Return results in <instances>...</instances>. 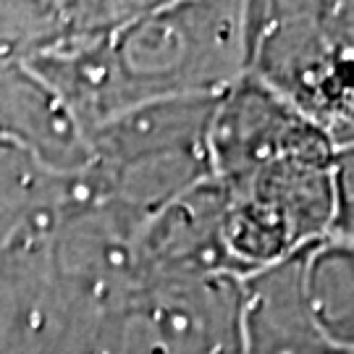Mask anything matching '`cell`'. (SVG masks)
<instances>
[{
  "label": "cell",
  "mask_w": 354,
  "mask_h": 354,
  "mask_svg": "<svg viewBox=\"0 0 354 354\" xmlns=\"http://www.w3.org/2000/svg\"><path fill=\"white\" fill-rule=\"evenodd\" d=\"M344 354H354V349H349V352H344Z\"/></svg>",
  "instance_id": "52a82bcc"
},
{
  "label": "cell",
  "mask_w": 354,
  "mask_h": 354,
  "mask_svg": "<svg viewBox=\"0 0 354 354\" xmlns=\"http://www.w3.org/2000/svg\"><path fill=\"white\" fill-rule=\"evenodd\" d=\"M333 218L328 236L354 244V145L336 147L330 155Z\"/></svg>",
  "instance_id": "8992f818"
},
{
  "label": "cell",
  "mask_w": 354,
  "mask_h": 354,
  "mask_svg": "<svg viewBox=\"0 0 354 354\" xmlns=\"http://www.w3.org/2000/svg\"><path fill=\"white\" fill-rule=\"evenodd\" d=\"M247 76L333 150L354 145V3H250Z\"/></svg>",
  "instance_id": "7a4b0ae2"
},
{
  "label": "cell",
  "mask_w": 354,
  "mask_h": 354,
  "mask_svg": "<svg viewBox=\"0 0 354 354\" xmlns=\"http://www.w3.org/2000/svg\"><path fill=\"white\" fill-rule=\"evenodd\" d=\"M302 281L317 333L333 352L354 349V244L326 236L302 252Z\"/></svg>",
  "instance_id": "5b68a950"
},
{
  "label": "cell",
  "mask_w": 354,
  "mask_h": 354,
  "mask_svg": "<svg viewBox=\"0 0 354 354\" xmlns=\"http://www.w3.org/2000/svg\"><path fill=\"white\" fill-rule=\"evenodd\" d=\"M302 252L241 279L244 354H339L317 333L310 315Z\"/></svg>",
  "instance_id": "277c9868"
},
{
  "label": "cell",
  "mask_w": 354,
  "mask_h": 354,
  "mask_svg": "<svg viewBox=\"0 0 354 354\" xmlns=\"http://www.w3.org/2000/svg\"><path fill=\"white\" fill-rule=\"evenodd\" d=\"M250 3L145 6L79 68L102 121L147 102L218 97L247 74Z\"/></svg>",
  "instance_id": "6da1fadb"
},
{
  "label": "cell",
  "mask_w": 354,
  "mask_h": 354,
  "mask_svg": "<svg viewBox=\"0 0 354 354\" xmlns=\"http://www.w3.org/2000/svg\"><path fill=\"white\" fill-rule=\"evenodd\" d=\"M129 302L155 354H244L239 276L145 281Z\"/></svg>",
  "instance_id": "3957f363"
}]
</instances>
